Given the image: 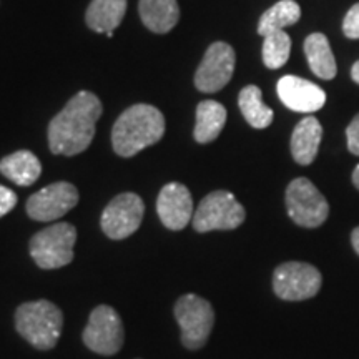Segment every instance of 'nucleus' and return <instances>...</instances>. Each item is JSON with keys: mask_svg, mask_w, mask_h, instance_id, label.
Here are the masks:
<instances>
[{"mask_svg": "<svg viewBox=\"0 0 359 359\" xmlns=\"http://www.w3.org/2000/svg\"><path fill=\"white\" fill-rule=\"evenodd\" d=\"M286 208L298 226L318 228L327 219L330 205L308 178H296L286 188Z\"/></svg>", "mask_w": 359, "mask_h": 359, "instance_id": "nucleus-8", "label": "nucleus"}, {"mask_svg": "<svg viewBox=\"0 0 359 359\" xmlns=\"http://www.w3.org/2000/svg\"><path fill=\"white\" fill-rule=\"evenodd\" d=\"M291 53V39L285 30H276L264 35L263 62L268 69H281L288 62Z\"/></svg>", "mask_w": 359, "mask_h": 359, "instance_id": "nucleus-23", "label": "nucleus"}, {"mask_svg": "<svg viewBox=\"0 0 359 359\" xmlns=\"http://www.w3.org/2000/svg\"><path fill=\"white\" fill-rule=\"evenodd\" d=\"M0 173L19 187H30L42 173V165L29 150H19L0 160Z\"/></svg>", "mask_w": 359, "mask_h": 359, "instance_id": "nucleus-17", "label": "nucleus"}, {"mask_svg": "<svg viewBox=\"0 0 359 359\" xmlns=\"http://www.w3.org/2000/svg\"><path fill=\"white\" fill-rule=\"evenodd\" d=\"M127 12V0H93L87 8V25L93 32L114 35V30L122 24Z\"/></svg>", "mask_w": 359, "mask_h": 359, "instance_id": "nucleus-16", "label": "nucleus"}, {"mask_svg": "<svg viewBox=\"0 0 359 359\" xmlns=\"http://www.w3.org/2000/svg\"><path fill=\"white\" fill-rule=\"evenodd\" d=\"M145 205L137 193L115 196L102 213V230L110 240H125L140 228Z\"/></svg>", "mask_w": 359, "mask_h": 359, "instance_id": "nucleus-10", "label": "nucleus"}, {"mask_svg": "<svg viewBox=\"0 0 359 359\" xmlns=\"http://www.w3.org/2000/svg\"><path fill=\"white\" fill-rule=\"evenodd\" d=\"M165 133L161 111L147 103L130 107L118 116L111 130V147L115 154L132 158L143 148L155 145Z\"/></svg>", "mask_w": 359, "mask_h": 359, "instance_id": "nucleus-2", "label": "nucleus"}, {"mask_svg": "<svg viewBox=\"0 0 359 359\" xmlns=\"http://www.w3.org/2000/svg\"><path fill=\"white\" fill-rule=\"evenodd\" d=\"M77 230L70 223H55L35 233L30 240V257L42 269H57L72 263Z\"/></svg>", "mask_w": 359, "mask_h": 359, "instance_id": "nucleus-4", "label": "nucleus"}, {"mask_svg": "<svg viewBox=\"0 0 359 359\" xmlns=\"http://www.w3.org/2000/svg\"><path fill=\"white\" fill-rule=\"evenodd\" d=\"M82 338L90 351L102 356H114L122 349L125 341L122 318L111 306L100 304L90 313Z\"/></svg>", "mask_w": 359, "mask_h": 359, "instance_id": "nucleus-7", "label": "nucleus"}, {"mask_svg": "<svg viewBox=\"0 0 359 359\" xmlns=\"http://www.w3.org/2000/svg\"><path fill=\"white\" fill-rule=\"evenodd\" d=\"M343 32L348 39H359V4L349 8L343 22Z\"/></svg>", "mask_w": 359, "mask_h": 359, "instance_id": "nucleus-24", "label": "nucleus"}, {"mask_svg": "<svg viewBox=\"0 0 359 359\" xmlns=\"http://www.w3.org/2000/svg\"><path fill=\"white\" fill-rule=\"evenodd\" d=\"M17 205V195L11 188L0 185V218L6 217L7 213H11Z\"/></svg>", "mask_w": 359, "mask_h": 359, "instance_id": "nucleus-26", "label": "nucleus"}, {"mask_svg": "<svg viewBox=\"0 0 359 359\" xmlns=\"http://www.w3.org/2000/svg\"><path fill=\"white\" fill-rule=\"evenodd\" d=\"M278 97L290 110L299 114H313L321 110L326 103L325 90L309 80L285 75L276 85Z\"/></svg>", "mask_w": 359, "mask_h": 359, "instance_id": "nucleus-14", "label": "nucleus"}, {"mask_svg": "<svg viewBox=\"0 0 359 359\" xmlns=\"http://www.w3.org/2000/svg\"><path fill=\"white\" fill-rule=\"evenodd\" d=\"M102 102L92 92H79L48 125V147L53 155L74 156L87 150L102 116Z\"/></svg>", "mask_w": 359, "mask_h": 359, "instance_id": "nucleus-1", "label": "nucleus"}, {"mask_svg": "<svg viewBox=\"0 0 359 359\" xmlns=\"http://www.w3.org/2000/svg\"><path fill=\"white\" fill-rule=\"evenodd\" d=\"M351 79L359 85V60L356 62V64L353 65V69H351Z\"/></svg>", "mask_w": 359, "mask_h": 359, "instance_id": "nucleus-28", "label": "nucleus"}, {"mask_svg": "<svg viewBox=\"0 0 359 359\" xmlns=\"http://www.w3.org/2000/svg\"><path fill=\"white\" fill-rule=\"evenodd\" d=\"M351 243H353V248L356 253L359 255V226L354 228L353 233H351Z\"/></svg>", "mask_w": 359, "mask_h": 359, "instance_id": "nucleus-27", "label": "nucleus"}, {"mask_svg": "<svg viewBox=\"0 0 359 359\" xmlns=\"http://www.w3.org/2000/svg\"><path fill=\"white\" fill-rule=\"evenodd\" d=\"M243 205L230 191L218 190L206 195L193 215V228L198 233L215 230H235L245 222Z\"/></svg>", "mask_w": 359, "mask_h": 359, "instance_id": "nucleus-6", "label": "nucleus"}, {"mask_svg": "<svg viewBox=\"0 0 359 359\" xmlns=\"http://www.w3.org/2000/svg\"><path fill=\"white\" fill-rule=\"evenodd\" d=\"M79 191L69 182H57L34 193L27 200V213L35 222H55L75 208Z\"/></svg>", "mask_w": 359, "mask_h": 359, "instance_id": "nucleus-11", "label": "nucleus"}, {"mask_svg": "<svg viewBox=\"0 0 359 359\" xmlns=\"http://www.w3.org/2000/svg\"><path fill=\"white\" fill-rule=\"evenodd\" d=\"M323 276L309 263H283L273 273V290L285 302H304L320 293Z\"/></svg>", "mask_w": 359, "mask_h": 359, "instance_id": "nucleus-9", "label": "nucleus"}, {"mask_svg": "<svg viewBox=\"0 0 359 359\" xmlns=\"http://www.w3.org/2000/svg\"><path fill=\"white\" fill-rule=\"evenodd\" d=\"M304 55L308 58L309 69L318 79L333 80L338 74V67L326 35L311 34L304 40Z\"/></svg>", "mask_w": 359, "mask_h": 359, "instance_id": "nucleus-19", "label": "nucleus"}, {"mask_svg": "<svg viewBox=\"0 0 359 359\" xmlns=\"http://www.w3.org/2000/svg\"><path fill=\"white\" fill-rule=\"evenodd\" d=\"M175 318L182 330V343L190 351L201 349L212 334L215 311L205 298L188 293L175 303Z\"/></svg>", "mask_w": 359, "mask_h": 359, "instance_id": "nucleus-5", "label": "nucleus"}, {"mask_svg": "<svg viewBox=\"0 0 359 359\" xmlns=\"http://www.w3.org/2000/svg\"><path fill=\"white\" fill-rule=\"evenodd\" d=\"M156 212L163 223L172 231H180L193 219L191 193L182 183H168L161 188L156 200Z\"/></svg>", "mask_w": 359, "mask_h": 359, "instance_id": "nucleus-13", "label": "nucleus"}, {"mask_svg": "<svg viewBox=\"0 0 359 359\" xmlns=\"http://www.w3.org/2000/svg\"><path fill=\"white\" fill-rule=\"evenodd\" d=\"M299 17H302V8L294 0H281L263 13L258 22V34L264 37L276 30H283L285 27L294 25Z\"/></svg>", "mask_w": 359, "mask_h": 359, "instance_id": "nucleus-22", "label": "nucleus"}, {"mask_svg": "<svg viewBox=\"0 0 359 359\" xmlns=\"http://www.w3.org/2000/svg\"><path fill=\"white\" fill-rule=\"evenodd\" d=\"M235 62L236 57L231 45L224 42L210 45L195 74L196 88L205 93H215L222 90L233 77Z\"/></svg>", "mask_w": 359, "mask_h": 359, "instance_id": "nucleus-12", "label": "nucleus"}, {"mask_svg": "<svg viewBox=\"0 0 359 359\" xmlns=\"http://www.w3.org/2000/svg\"><path fill=\"white\" fill-rule=\"evenodd\" d=\"M238 105H240L241 114H243L245 120L253 128H266L273 122V110L263 103L262 90L257 85H248L240 92V98H238Z\"/></svg>", "mask_w": 359, "mask_h": 359, "instance_id": "nucleus-21", "label": "nucleus"}, {"mask_svg": "<svg viewBox=\"0 0 359 359\" xmlns=\"http://www.w3.org/2000/svg\"><path fill=\"white\" fill-rule=\"evenodd\" d=\"M224 123H226V109L222 103L215 100L201 102L196 109V125L193 137L201 145L217 140Z\"/></svg>", "mask_w": 359, "mask_h": 359, "instance_id": "nucleus-20", "label": "nucleus"}, {"mask_svg": "<svg viewBox=\"0 0 359 359\" xmlns=\"http://www.w3.org/2000/svg\"><path fill=\"white\" fill-rule=\"evenodd\" d=\"M323 138V127L314 116H306L296 125L291 135V155L296 163L311 165Z\"/></svg>", "mask_w": 359, "mask_h": 359, "instance_id": "nucleus-15", "label": "nucleus"}, {"mask_svg": "<svg viewBox=\"0 0 359 359\" xmlns=\"http://www.w3.org/2000/svg\"><path fill=\"white\" fill-rule=\"evenodd\" d=\"M353 183H354V187L359 190V165L354 168V172H353Z\"/></svg>", "mask_w": 359, "mask_h": 359, "instance_id": "nucleus-29", "label": "nucleus"}, {"mask_svg": "<svg viewBox=\"0 0 359 359\" xmlns=\"http://www.w3.org/2000/svg\"><path fill=\"white\" fill-rule=\"evenodd\" d=\"M17 333L34 348H55L64 327V314L60 308L47 299H37L20 304L15 311Z\"/></svg>", "mask_w": 359, "mask_h": 359, "instance_id": "nucleus-3", "label": "nucleus"}, {"mask_svg": "<svg viewBox=\"0 0 359 359\" xmlns=\"http://www.w3.org/2000/svg\"><path fill=\"white\" fill-rule=\"evenodd\" d=\"M142 22L155 34H167L178 24L180 8L177 0H140Z\"/></svg>", "mask_w": 359, "mask_h": 359, "instance_id": "nucleus-18", "label": "nucleus"}, {"mask_svg": "<svg viewBox=\"0 0 359 359\" xmlns=\"http://www.w3.org/2000/svg\"><path fill=\"white\" fill-rule=\"evenodd\" d=\"M346 140H348V150L353 155L359 156V114L351 120V123L346 128Z\"/></svg>", "mask_w": 359, "mask_h": 359, "instance_id": "nucleus-25", "label": "nucleus"}]
</instances>
